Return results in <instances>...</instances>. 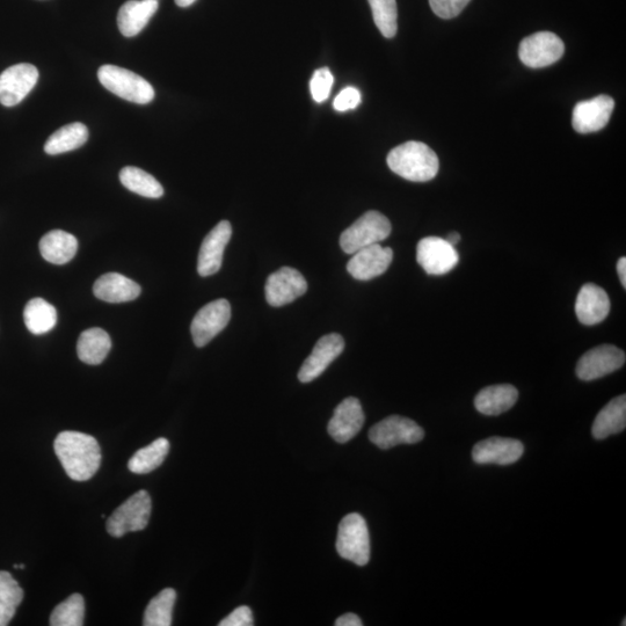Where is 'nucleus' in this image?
Returning <instances> with one entry per match:
<instances>
[{
  "label": "nucleus",
  "mask_w": 626,
  "mask_h": 626,
  "mask_svg": "<svg viewBox=\"0 0 626 626\" xmlns=\"http://www.w3.org/2000/svg\"><path fill=\"white\" fill-rule=\"evenodd\" d=\"M54 448L65 472L75 482L90 480L100 468V446L91 435L62 432L58 434Z\"/></svg>",
  "instance_id": "f257e3e1"
},
{
  "label": "nucleus",
  "mask_w": 626,
  "mask_h": 626,
  "mask_svg": "<svg viewBox=\"0 0 626 626\" xmlns=\"http://www.w3.org/2000/svg\"><path fill=\"white\" fill-rule=\"evenodd\" d=\"M392 172L413 183H427L439 172V158L427 144L411 141L392 149L387 159Z\"/></svg>",
  "instance_id": "f03ea898"
},
{
  "label": "nucleus",
  "mask_w": 626,
  "mask_h": 626,
  "mask_svg": "<svg viewBox=\"0 0 626 626\" xmlns=\"http://www.w3.org/2000/svg\"><path fill=\"white\" fill-rule=\"evenodd\" d=\"M98 78L105 89L130 103L147 105L155 99L154 87L133 71L116 65H103L98 70Z\"/></svg>",
  "instance_id": "7ed1b4c3"
},
{
  "label": "nucleus",
  "mask_w": 626,
  "mask_h": 626,
  "mask_svg": "<svg viewBox=\"0 0 626 626\" xmlns=\"http://www.w3.org/2000/svg\"><path fill=\"white\" fill-rule=\"evenodd\" d=\"M391 223L376 210L367 211L351 227L342 232L340 246L347 254H354L365 247L380 244L391 235Z\"/></svg>",
  "instance_id": "20e7f679"
},
{
  "label": "nucleus",
  "mask_w": 626,
  "mask_h": 626,
  "mask_svg": "<svg viewBox=\"0 0 626 626\" xmlns=\"http://www.w3.org/2000/svg\"><path fill=\"white\" fill-rule=\"evenodd\" d=\"M337 551L341 558L358 566L370 560V536L367 522L358 513L345 516L339 524Z\"/></svg>",
  "instance_id": "39448f33"
},
{
  "label": "nucleus",
  "mask_w": 626,
  "mask_h": 626,
  "mask_svg": "<svg viewBox=\"0 0 626 626\" xmlns=\"http://www.w3.org/2000/svg\"><path fill=\"white\" fill-rule=\"evenodd\" d=\"M152 511V501L147 491H140L116 508L107 520L108 534L119 538L147 528Z\"/></svg>",
  "instance_id": "423d86ee"
},
{
  "label": "nucleus",
  "mask_w": 626,
  "mask_h": 626,
  "mask_svg": "<svg viewBox=\"0 0 626 626\" xmlns=\"http://www.w3.org/2000/svg\"><path fill=\"white\" fill-rule=\"evenodd\" d=\"M424 438V429L417 422L400 416L385 418L369 431V440L381 449L418 443Z\"/></svg>",
  "instance_id": "0eeeda50"
},
{
  "label": "nucleus",
  "mask_w": 626,
  "mask_h": 626,
  "mask_svg": "<svg viewBox=\"0 0 626 626\" xmlns=\"http://www.w3.org/2000/svg\"><path fill=\"white\" fill-rule=\"evenodd\" d=\"M565 46L555 33L538 32L523 39L519 57L531 69H541L555 64L563 57Z\"/></svg>",
  "instance_id": "6e6552de"
},
{
  "label": "nucleus",
  "mask_w": 626,
  "mask_h": 626,
  "mask_svg": "<svg viewBox=\"0 0 626 626\" xmlns=\"http://www.w3.org/2000/svg\"><path fill=\"white\" fill-rule=\"evenodd\" d=\"M417 261L427 274L440 276L453 271L460 256L447 239L426 237L417 246Z\"/></svg>",
  "instance_id": "1a4fd4ad"
},
{
  "label": "nucleus",
  "mask_w": 626,
  "mask_h": 626,
  "mask_svg": "<svg viewBox=\"0 0 626 626\" xmlns=\"http://www.w3.org/2000/svg\"><path fill=\"white\" fill-rule=\"evenodd\" d=\"M39 80V70L33 64L20 63L0 75V104L17 106L34 89Z\"/></svg>",
  "instance_id": "9d476101"
},
{
  "label": "nucleus",
  "mask_w": 626,
  "mask_h": 626,
  "mask_svg": "<svg viewBox=\"0 0 626 626\" xmlns=\"http://www.w3.org/2000/svg\"><path fill=\"white\" fill-rule=\"evenodd\" d=\"M231 305L227 300L210 302L193 319L191 332L196 347H205L228 326Z\"/></svg>",
  "instance_id": "9b49d317"
},
{
  "label": "nucleus",
  "mask_w": 626,
  "mask_h": 626,
  "mask_svg": "<svg viewBox=\"0 0 626 626\" xmlns=\"http://www.w3.org/2000/svg\"><path fill=\"white\" fill-rule=\"evenodd\" d=\"M625 359V353L616 346L595 347L581 356L577 365V375L581 381L599 380V378L621 369Z\"/></svg>",
  "instance_id": "f8f14e48"
},
{
  "label": "nucleus",
  "mask_w": 626,
  "mask_h": 626,
  "mask_svg": "<svg viewBox=\"0 0 626 626\" xmlns=\"http://www.w3.org/2000/svg\"><path fill=\"white\" fill-rule=\"evenodd\" d=\"M308 282L304 276L291 267H282L268 276L265 293L266 301L272 307L280 308L290 304L307 293Z\"/></svg>",
  "instance_id": "ddd939ff"
},
{
  "label": "nucleus",
  "mask_w": 626,
  "mask_h": 626,
  "mask_svg": "<svg viewBox=\"0 0 626 626\" xmlns=\"http://www.w3.org/2000/svg\"><path fill=\"white\" fill-rule=\"evenodd\" d=\"M344 349L345 340L340 334L331 333L320 338L309 358L304 361L298 373V380L302 383L315 381L344 352Z\"/></svg>",
  "instance_id": "4468645a"
},
{
  "label": "nucleus",
  "mask_w": 626,
  "mask_h": 626,
  "mask_svg": "<svg viewBox=\"0 0 626 626\" xmlns=\"http://www.w3.org/2000/svg\"><path fill=\"white\" fill-rule=\"evenodd\" d=\"M614 108L615 101L609 96L580 101L573 109L572 126L579 134L596 133L608 125Z\"/></svg>",
  "instance_id": "2eb2a0df"
},
{
  "label": "nucleus",
  "mask_w": 626,
  "mask_h": 626,
  "mask_svg": "<svg viewBox=\"0 0 626 626\" xmlns=\"http://www.w3.org/2000/svg\"><path fill=\"white\" fill-rule=\"evenodd\" d=\"M393 259L390 247L374 244L354 253L348 261L347 271L354 279L369 281L388 271Z\"/></svg>",
  "instance_id": "dca6fc26"
},
{
  "label": "nucleus",
  "mask_w": 626,
  "mask_h": 626,
  "mask_svg": "<svg viewBox=\"0 0 626 626\" xmlns=\"http://www.w3.org/2000/svg\"><path fill=\"white\" fill-rule=\"evenodd\" d=\"M231 236L230 222L222 221L203 240L198 259V272L203 278L220 271L225 247L228 246Z\"/></svg>",
  "instance_id": "f3484780"
},
{
  "label": "nucleus",
  "mask_w": 626,
  "mask_h": 626,
  "mask_svg": "<svg viewBox=\"0 0 626 626\" xmlns=\"http://www.w3.org/2000/svg\"><path fill=\"white\" fill-rule=\"evenodd\" d=\"M365 419L360 400L348 397L334 411L327 429L338 443H347L360 433L365 425Z\"/></svg>",
  "instance_id": "a211bd4d"
},
{
  "label": "nucleus",
  "mask_w": 626,
  "mask_h": 626,
  "mask_svg": "<svg viewBox=\"0 0 626 626\" xmlns=\"http://www.w3.org/2000/svg\"><path fill=\"white\" fill-rule=\"evenodd\" d=\"M524 453L522 442L494 436L473 447L472 460L477 464L509 465L518 462Z\"/></svg>",
  "instance_id": "6ab92c4d"
},
{
  "label": "nucleus",
  "mask_w": 626,
  "mask_h": 626,
  "mask_svg": "<svg viewBox=\"0 0 626 626\" xmlns=\"http://www.w3.org/2000/svg\"><path fill=\"white\" fill-rule=\"evenodd\" d=\"M610 307V298L606 290L594 283H587L579 291L575 313L581 324L593 326L602 323L608 317Z\"/></svg>",
  "instance_id": "aec40b11"
},
{
  "label": "nucleus",
  "mask_w": 626,
  "mask_h": 626,
  "mask_svg": "<svg viewBox=\"0 0 626 626\" xmlns=\"http://www.w3.org/2000/svg\"><path fill=\"white\" fill-rule=\"evenodd\" d=\"M159 0H129L118 14V26L122 35L133 38L149 24L158 10Z\"/></svg>",
  "instance_id": "412c9836"
},
{
  "label": "nucleus",
  "mask_w": 626,
  "mask_h": 626,
  "mask_svg": "<svg viewBox=\"0 0 626 626\" xmlns=\"http://www.w3.org/2000/svg\"><path fill=\"white\" fill-rule=\"evenodd\" d=\"M141 287L121 274L108 273L94 283L93 293L107 303H126L141 295Z\"/></svg>",
  "instance_id": "4be33fe9"
},
{
  "label": "nucleus",
  "mask_w": 626,
  "mask_h": 626,
  "mask_svg": "<svg viewBox=\"0 0 626 626\" xmlns=\"http://www.w3.org/2000/svg\"><path fill=\"white\" fill-rule=\"evenodd\" d=\"M518 398L519 391L511 384L491 385L478 393L475 406L484 416L496 417L511 410Z\"/></svg>",
  "instance_id": "5701e85b"
},
{
  "label": "nucleus",
  "mask_w": 626,
  "mask_h": 626,
  "mask_svg": "<svg viewBox=\"0 0 626 626\" xmlns=\"http://www.w3.org/2000/svg\"><path fill=\"white\" fill-rule=\"evenodd\" d=\"M77 251V238L63 230L50 231L40 240L41 256L50 264H68L75 258Z\"/></svg>",
  "instance_id": "b1692460"
},
{
  "label": "nucleus",
  "mask_w": 626,
  "mask_h": 626,
  "mask_svg": "<svg viewBox=\"0 0 626 626\" xmlns=\"http://www.w3.org/2000/svg\"><path fill=\"white\" fill-rule=\"evenodd\" d=\"M626 427V396H618L603 407L596 417L592 434L596 440L624 431Z\"/></svg>",
  "instance_id": "393cba45"
},
{
  "label": "nucleus",
  "mask_w": 626,
  "mask_h": 626,
  "mask_svg": "<svg viewBox=\"0 0 626 626\" xmlns=\"http://www.w3.org/2000/svg\"><path fill=\"white\" fill-rule=\"evenodd\" d=\"M111 348V337L103 329L86 330L80 334L77 342L79 360L91 366L103 363Z\"/></svg>",
  "instance_id": "a878e982"
},
{
  "label": "nucleus",
  "mask_w": 626,
  "mask_h": 626,
  "mask_svg": "<svg viewBox=\"0 0 626 626\" xmlns=\"http://www.w3.org/2000/svg\"><path fill=\"white\" fill-rule=\"evenodd\" d=\"M89 140V129L83 123L64 126L48 138L45 145L47 155L56 156L82 148Z\"/></svg>",
  "instance_id": "bb28decb"
},
{
  "label": "nucleus",
  "mask_w": 626,
  "mask_h": 626,
  "mask_svg": "<svg viewBox=\"0 0 626 626\" xmlns=\"http://www.w3.org/2000/svg\"><path fill=\"white\" fill-rule=\"evenodd\" d=\"M25 324L29 332L41 336L52 331L57 323V311L54 305L43 298H33L24 311Z\"/></svg>",
  "instance_id": "cd10ccee"
},
{
  "label": "nucleus",
  "mask_w": 626,
  "mask_h": 626,
  "mask_svg": "<svg viewBox=\"0 0 626 626\" xmlns=\"http://www.w3.org/2000/svg\"><path fill=\"white\" fill-rule=\"evenodd\" d=\"M170 451V442L164 438L157 439L149 444L148 447L142 448L130 458L128 468L137 475H144L155 471L165 461Z\"/></svg>",
  "instance_id": "c85d7f7f"
},
{
  "label": "nucleus",
  "mask_w": 626,
  "mask_h": 626,
  "mask_svg": "<svg viewBox=\"0 0 626 626\" xmlns=\"http://www.w3.org/2000/svg\"><path fill=\"white\" fill-rule=\"evenodd\" d=\"M120 181L130 192L149 199H159L164 195V188L159 181L135 166H127L120 172Z\"/></svg>",
  "instance_id": "c756f323"
},
{
  "label": "nucleus",
  "mask_w": 626,
  "mask_h": 626,
  "mask_svg": "<svg viewBox=\"0 0 626 626\" xmlns=\"http://www.w3.org/2000/svg\"><path fill=\"white\" fill-rule=\"evenodd\" d=\"M24 600V591L11 573L0 571V626L9 625Z\"/></svg>",
  "instance_id": "7c9ffc66"
},
{
  "label": "nucleus",
  "mask_w": 626,
  "mask_h": 626,
  "mask_svg": "<svg viewBox=\"0 0 626 626\" xmlns=\"http://www.w3.org/2000/svg\"><path fill=\"white\" fill-rule=\"evenodd\" d=\"M177 593L172 588H166L156 598L152 599L145 609V626H170L172 625L173 608L176 604Z\"/></svg>",
  "instance_id": "2f4dec72"
},
{
  "label": "nucleus",
  "mask_w": 626,
  "mask_h": 626,
  "mask_svg": "<svg viewBox=\"0 0 626 626\" xmlns=\"http://www.w3.org/2000/svg\"><path fill=\"white\" fill-rule=\"evenodd\" d=\"M85 616V601L82 595L72 594L70 598L58 604L50 616L53 626H82Z\"/></svg>",
  "instance_id": "473e14b6"
},
{
  "label": "nucleus",
  "mask_w": 626,
  "mask_h": 626,
  "mask_svg": "<svg viewBox=\"0 0 626 626\" xmlns=\"http://www.w3.org/2000/svg\"><path fill=\"white\" fill-rule=\"evenodd\" d=\"M375 24L384 38L392 39L398 31L396 0H368Z\"/></svg>",
  "instance_id": "72a5a7b5"
},
{
  "label": "nucleus",
  "mask_w": 626,
  "mask_h": 626,
  "mask_svg": "<svg viewBox=\"0 0 626 626\" xmlns=\"http://www.w3.org/2000/svg\"><path fill=\"white\" fill-rule=\"evenodd\" d=\"M333 84L334 77L330 69H318L315 74H313L310 82V91L313 100L318 104L324 103V101L330 97Z\"/></svg>",
  "instance_id": "f704fd0d"
},
{
  "label": "nucleus",
  "mask_w": 626,
  "mask_h": 626,
  "mask_svg": "<svg viewBox=\"0 0 626 626\" xmlns=\"http://www.w3.org/2000/svg\"><path fill=\"white\" fill-rule=\"evenodd\" d=\"M471 0H429L433 12L442 19H453L460 14Z\"/></svg>",
  "instance_id": "c9c22d12"
},
{
  "label": "nucleus",
  "mask_w": 626,
  "mask_h": 626,
  "mask_svg": "<svg viewBox=\"0 0 626 626\" xmlns=\"http://www.w3.org/2000/svg\"><path fill=\"white\" fill-rule=\"evenodd\" d=\"M361 92L355 87H346L342 90L336 99H334L333 107L338 112H347L355 109L361 104Z\"/></svg>",
  "instance_id": "e433bc0d"
},
{
  "label": "nucleus",
  "mask_w": 626,
  "mask_h": 626,
  "mask_svg": "<svg viewBox=\"0 0 626 626\" xmlns=\"http://www.w3.org/2000/svg\"><path fill=\"white\" fill-rule=\"evenodd\" d=\"M253 624L252 610L247 606L235 609L220 622V626H252Z\"/></svg>",
  "instance_id": "4c0bfd02"
},
{
  "label": "nucleus",
  "mask_w": 626,
  "mask_h": 626,
  "mask_svg": "<svg viewBox=\"0 0 626 626\" xmlns=\"http://www.w3.org/2000/svg\"><path fill=\"white\" fill-rule=\"evenodd\" d=\"M363 623L358 615L349 613L338 618L336 626H362Z\"/></svg>",
  "instance_id": "58836bf2"
},
{
  "label": "nucleus",
  "mask_w": 626,
  "mask_h": 626,
  "mask_svg": "<svg viewBox=\"0 0 626 626\" xmlns=\"http://www.w3.org/2000/svg\"><path fill=\"white\" fill-rule=\"evenodd\" d=\"M617 273L620 276V281L623 288H626V259L623 257L617 262Z\"/></svg>",
  "instance_id": "ea45409f"
},
{
  "label": "nucleus",
  "mask_w": 626,
  "mask_h": 626,
  "mask_svg": "<svg viewBox=\"0 0 626 626\" xmlns=\"http://www.w3.org/2000/svg\"><path fill=\"white\" fill-rule=\"evenodd\" d=\"M446 239L449 244L456 246L458 243H460L461 236L460 234H457V232H451V234Z\"/></svg>",
  "instance_id": "a19ab883"
},
{
  "label": "nucleus",
  "mask_w": 626,
  "mask_h": 626,
  "mask_svg": "<svg viewBox=\"0 0 626 626\" xmlns=\"http://www.w3.org/2000/svg\"><path fill=\"white\" fill-rule=\"evenodd\" d=\"M196 2V0H176V4L179 7H188L193 5Z\"/></svg>",
  "instance_id": "79ce46f5"
}]
</instances>
